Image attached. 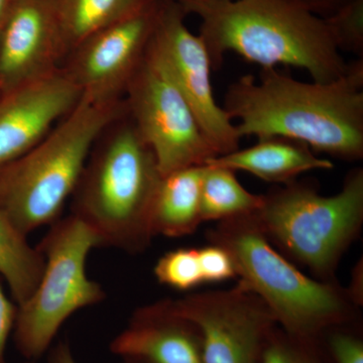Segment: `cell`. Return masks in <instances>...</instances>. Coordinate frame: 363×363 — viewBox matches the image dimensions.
Masks as SVG:
<instances>
[{
	"label": "cell",
	"instance_id": "83f0119b",
	"mask_svg": "<svg viewBox=\"0 0 363 363\" xmlns=\"http://www.w3.org/2000/svg\"><path fill=\"white\" fill-rule=\"evenodd\" d=\"M14 0H0V30L6 20L7 14L13 6Z\"/></svg>",
	"mask_w": 363,
	"mask_h": 363
},
{
	"label": "cell",
	"instance_id": "484cf974",
	"mask_svg": "<svg viewBox=\"0 0 363 363\" xmlns=\"http://www.w3.org/2000/svg\"><path fill=\"white\" fill-rule=\"evenodd\" d=\"M306 9L320 18H326L350 0H297Z\"/></svg>",
	"mask_w": 363,
	"mask_h": 363
},
{
	"label": "cell",
	"instance_id": "ac0fdd59",
	"mask_svg": "<svg viewBox=\"0 0 363 363\" xmlns=\"http://www.w3.org/2000/svg\"><path fill=\"white\" fill-rule=\"evenodd\" d=\"M154 1L157 0H57L66 57L93 33Z\"/></svg>",
	"mask_w": 363,
	"mask_h": 363
},
{
	"label": "cell",
	"instance_id": "cb8c5ba5",
	"mask_svg": "<svg viewBox=\"0 0 363 363\" xmlns=\"http://www.w3.org/2000/svg\"><path fill=\"white\" fill-rule=\"evenodd\" d=\"M198 259L201 269L203 283H219L236 276L230 255L221 245L198 248Z\"/></svg>",
	"mask_w": 363,
	"mask_h": 363
},
{
	"label": "cell",
	"instance_id": "f546056e",
	"mask_svg": "<svg viewBox=\"0 0 363 363\" xmlns=\"http://www.w3.org/2000/svg\"><path fill=\"white\" fill-rule=\"evenodd\" d=\"M25 363H33L32 362H25Z\"/></svg>",
	"mask_w": 363,
	"mask_h": 363
},
{
	"label": "cell",
	"instance_id": "7a4b0ae2",
	"mask_svg": "<svg viewBox=\"0 0 363 363\" xmlns=\"http://www.w3.org/2000/svg\"><path fill=\"white\" fill-rule=\"evenodd\" d=\"M201 20L200 33L212 68L235 52L262 69L296 67L312 81L331 82L350 63L339 52L323 18L297 0H178Z\"/></svg>",
	"mask_w": 363,
	"mask_h": 363
},
{
	"label": "cell",
	"instance_id": "7402d4cb",
	"mask_svg": "<svg viewBox=\"0 0 363 363\" xmlns=\"http://www.w3.org/2000/svg\"><path fill=\"white\" fill-rule=\"evenodd\" d=\"M324 21L339 52L363 58V0H350Z\"/></svg>",
	"mask_w": 363,
	"mask_h": 363
},
{
	"label": "cell",
	"instance_id": "6da1fadb",
	"mask_svg": "<svg viewBox=\"0 0 363 363\" xmlns=\"http://www.w3.org/2000/svg\"><path fill=\"white\" fill-rule=\"evenodd\" d=\"M241 138L281 136L346 162L363 157V58L331 82H302L278 68L229 86L224 106Z\"/></svg>",
	"mask_w": 363,
	"mask_h": 363
},
{
	"label": "cell",
	"instance_id": "30bf717a",
	"mask_svg": "<svg viewBox=\"0 0 363 363\" xmlns=\"http://www.w3.org/2000/svg\"><path fill=\"white\" fill-rule=\"evenodd\" d=\"M177 1H161L150 45L192 107L203 133L219 156L240 149L235 123L215 99L211 59L201 35L189 30Z\"/></svg>",
	"mask_w": 363,
	"mask_h": 363
},
{
	"label": "cell",
	"instance_id": "ffe728a7",
	"mask_svg": "<svg viewBox=\"0 0 363 363\" xmlns=\"http://www.w3.org/2000/svg\"><path fill=\"white\" fill-rule=\"evenodd\" d=\"M257 363H329L319 341L298 338L274 328Z\"/></svg>",
	"mask_w": 363,
	"mask_h": 363
},
{
	"label": "cell",
	"instance_id": "d4e9b609",
	"mask_svg": "<svg viewBox=\"0 0 363 363\" xmlns=\"http://www.w3.org/2000/svg\"><path fill=\"white\" fill-rule=\"evenodd\" d=\"M18 305L9 300L0 285V363L6 362V345L16 324Z\"/></svg>",
	"mask_w": 363,
	"mask_h": 363
},
{
	"label": "cell",
	"instance_id": "4316f807",
	"mask_svg": "<svg viewBox=\"0 0 363 363\" xmlns=\"http://www.w3.org/2000/svg\"><path fill=\"white\" fill-rule=\"evenodd\" d=\"M47 363H77L72 353L70 344L61 341L50 351Z\"/></svg>",
	"mask_w": 363,
	"mask_h": 363
},
{
	"label": "cell",
	"instance_id": "9c48e42d",
	"mask_svg": "<svg viewBox=\"0 0 363 363\" xmlns=\"http://www.w3.org/2000/svg\"><path fill=\"white\" fill-rule=\"evenodd\" d=\"M174 311L194 325L205 363H257L276 320L245 284L172 301Z\"/></svg>",
	"mask_w": 363,
	"mask_h": 363
},
{
	"label": "cell",
	"instance_id": "44dd1931",
	"mask_svg": "<svg viewBox=\"0 0 363 363\" xmlns=\"http://www.w3.org/2000/svg\"><path fill=\"white\" fill-rule=\"evenodd\" d=\"M155 277L162 285L179 291H189L202 285L198 248H178L164 253L157 260Z\"/></svg>",
	"mask_w": 363,
	"mask_h": 363
},
{
	"label": "cell",
	"instance_id": "277c9868",
	"mask_svg": "<svg viewBox=\"0 0 363 363\" xmlns=\"http://www.w3.org/2000/svg\"><path fill=\"white\" fill-rule=\"evenodd\" d=\"M125 111L124 100L76 106L30 152L0 169V206L30 235L59 220L102 133Z\"/></svg>",
	"mask_w": 363,
	"mask_h": 363
},
{
	"label": "cell",
	"instance_id": "2e32d148",
	"mask_svg": "<svg viewBox=\"0 0 363 363\" xmlns=\"http://www.w3.org/2000/svg\"><path fill=\"white\" fill-rule=\"evenodd\" d=\"M205 164L162 177L152 205L154 235L183 238L202 223L201 185Z\"/></svg>",
	"mask_w": 363,
	"mask_h": 363
},
{
	"label": "cell",
	"instance_id": "603a6c76",
	"mask_svg": "<svg viewBox=\"0 0 363 363\" xmlns=\"http://www.w3.org/2000/svg\"><path fill=\"white\" fill-rule=\"evenodd\" d=\"M335 327L318 339L329 363H363V341L357 334Z\"/></svg>",
	"mask_w": 363,
	"mask_h": 363
},
{
	"label": "cell",
	"instance_id": "8992f818",
	"mask_svg": "<svg viewBox=\"0 0 363 363\" xmlns=\"http://www.w3.org/2000/svg\"><path fill=\"white\" fill-rule=\"evenodd\" d=\"M252 217L269 240L316 276L329 279L362 225L363 169L350 171L335 195H321L296 181L272 189Z\"/></svg>",
	"mask_w": 363,
	"mask_h": 363
},
{
	"label": "cell",
	"instance_id": "8fae6325",
	"mask_svg": "<svg viewBox=\"0 0 363 363\" xmlns=\"http://www.w3.org/2000/svg\"><path fill=\"white\" fill-rule=\"evenodd\" d=\"M160 2L105 26L69 52L61 68L82 96L96 102L123 99L149 48Z\"/></svg>",
	"mask_w": 363,
	"mask_h": 363
},
{
	"label": "cell",
	"instance_id": "d6986e66",
	"mask_svg": "<svg viewBox=\"0 0 363 363\" xmlns=\"http://www.w3.org/2000/svg\"><path fill=\"white\" fill-rule=\"evenodd\" d=\"M236 172L215 164H205L201 185V218L205 221H224L257 212L264 203V195L247 190Z\"/></svg>",
	"mask_w": 363,
	"mask_h": 363
},
{
	"label": "cell",
	"instance_id": "5b68a950",
	"mask_svg": "<svg viewBox=\"0 0 363 363\" xmlns=\"http://www.w3.org/2000/svg\"><path fill=\"white\" fill-rule=\"evenodd\" d=\"M215 245L225 248L236 276L271 310L281 330L317 340L350 319L351 297L303 274L269 243L252 215L220 221Z\"/></svg>",
	"mask_w": 363,
	"mask_h": 363
},
{
	"label": "cell",
	"instance_id": "7c38bea8",
	"mask_svg": "<svg viewBox=\"0 0 363 363\" xmlns=\"http://www.w3.org/2000/svg\"><path fill=\"white\" fill-rule=\"evenodd\" d=\"M81 96L80 89L61 67L0 90V169L37 145Z\"/></svg>",
	"mask_w": 363,
	"mask_h": 363
},
{
	"label": "cell",
	"instance_id": "e0dca14e",
	"mask_svg": "<svg viewBox=\"0 0 363 363\" xmlns=\"http://www.w3.org/2000/svg\"><path fill=\"white\" fill-rule=\"evenodd\" d=\"M45 259L28 236L21 233L0 206V274L14 302L23 304L33 295L44 269Z\"/></svg>",
	"mask_w": 363,
	"mask_h": 363
},
{
	"label": "cell",
	"instance_id": "ba28073f",
	"mask_svg": "<svg viewBox=\"0 0 363 363\" xmlns=\"http://www.w3.org/2000/svg\"><path fill=\"white\" fill-rule=\"evenodd\" d=\"M123 100L136 130L154 152L162 176L202 166L219 156L150 42Z\"/></svg>",
	"mask_w": 363,
	"mask_h": 363
},
{
	"label": "cell",
	"instance_id": "52a82bcc",
	"mask_svg": "<svg viewBox=\"0 0 363 363\" xmlns=\"http://www.w3.org/2000/svg\"><path fill=\"white\" fill-rule=\"evenodd\" d=\"M50 226L37 247L45 259L42 277L30 298L18 306L13 328L16 350L28 362L49 350L74 313L106 297L104 288L86 272L88 255L98 247L92 231L72 214Z\"/></svg>",
	"mask_w": 363,
	"mask_h": 363
},
{
	"label": "cell",
	"instance_id": "f1b7e54d",
	"mask_svg": "<svg viewBox=\"0 0 363 363\" xmlns=\"http://www.w3.org/2000/svg\"><path fill=\"white\" fill-rule=\"evenodd\" d=\"M157 1H178V0H157Z\"/></svg>",
	"mask_w": 363,
	"mask_h": 363
},
{
	"label": "cell",
	"instance_id": "5bb4252c",
	"mask_svg": "<svg viewBox=\"0 0 363 363\" xmlns=\"http://www.w3.org/2000/svg\"><path fill=\"white\" fill-rule=\"evenodd\" d=\"M111 351L121 363H205L197 329L174 311L171 300L138 308Z\"/></svg>",
	"mask_w": 363,
	"mask_h": 363
},
{
	"label": "cell",
	"instance_id": "4fadbf2b",
	"mask_svg": "<svg viewBox=\"0 0 363 363\" xmlns=\"http://www.w3.org/2000/svg\"><path fill=\"white\" fill-rule=\"evenodd\" d=\"M65 57L57 0H14L0 30V90L57 70Z\"/></svg>",
	"mask_w": 363,
	"mask_h": 363
},
{
	"label": "cell",
	"instance_id": "3957f363",
	"mask_svg": "<svg viewBox=\"0 0 363 363\" xmlns=\"http://www.w3.org/2000/svg\"><path fill=\"white\" fill-rule=\"evenodd\" d=\"M162 177L125 108L91 150L71 198V214L92 231L98 247L142 252L155 236L152 205Z\"/></svg>",
	"mask_w": 363,
	"mask_h": 363
},
{
	"label": "cell",
	"instance_id": "9a60e30c",
	"mask_svg": "<svg viewBox=\"0 0 363 363\" xmlns=\"http://www.w3.org/2000/svg\"><path fill=\"white\" fill-rule=\"evenodd\" d=\"M304 143L281 136L259 138L247 149L236 150L209 160L207 164L242 171L260 180L289 184L298 176L314 169H332L333 162L319 157Z\"/></svg>",
	"mask_w": 363,
	"mask_h": 363
}]
</instances>
